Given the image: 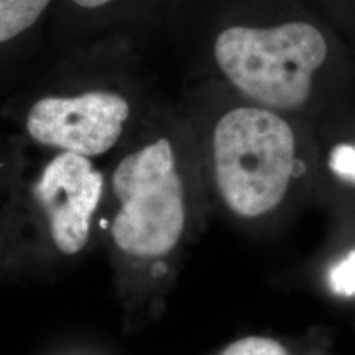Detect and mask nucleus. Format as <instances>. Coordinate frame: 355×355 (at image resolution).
I'll use <instances>...</instances> for the list:
<instances>
[{
	"instance_id": "f257e3e1",
	"label": "nucleus",
	"mask_w": 355,
	"mask_h": 355,
	"mask_svg": "<svg viewBox=\"0 0 355 355\" xmlns=\"http://www.w3.org/2000/svg\"><path fill=\"white\" fill-rule=\"evenodd\" d=\"M201 159L183 114L152 107L112 155L99 237L128 334L165 314L201 224Z\"/></svg>"
},
{
	"instance_id": "9b49d317",
	"label": "nucleus",
	"mask_w": 355,
	"mask_h": 355,
	"mask_svg": "<svg viewBox=\"0 0 355 355\" xmlns=\"http://www.w3.org/2000/svg\"><path fill=\"white\" fill-rule=\"evenodd\" d=\"M329 168L337 176L355 183V145H337L329 155Z\"/></svg>"
},
{
	"instance_id": "1a4fd4ad",
	"label": "nucleus",
	"mask_w": 355,
	"mask_h": 355,
	"mask_svg": "<svg viewBox=\"0 0 355 355\" xmlns=\"http://www.w3.org/2000/svg\"><path fill=\"white\" fill-rule=\"evenodd\" d=\"M217 355H291L288 349L272 337L250 336L229 344Z\"/></svg>"
},
{
	"instance_id": "423d86ee",
	"label": "nucleus",
	"mask_w": 355,
	"mask_h": 355,
	"mask_svg": "<svg viewBox=\"0 0 355 355\" xmlns=\"http://www.w3.org/2000/svg\"><path fill=\"white\" fill-rule=\"evenodd\" d=\"M24 168V144L0 141V278L25 270Z\"/></svg>"
},
{
	"instance_id": "20e7f679",
	"label": "nucleus",
	"mask_w": 355,
	"mask_h": 355,
	"mask_svg": "<svg viewBox=\"0 0 355 355\" xmlns=\"http://www.w3.org/2000/svg\"><path fill=\"white\" fill-rule=\"evenodd\" d=\"M25 146V145H24ZM24 168L25 268L78 259L99 235L107 175L96 159L44 152Z\"/></svg>"
},
{
	"instance_id": "7ed1b4c3",
	"label": "nucleus",
	"mask_w": 355,
	"mask_h": 355,
	"mask_svg": "<svg viewBox=\"0 0 355 355\" xmlns=\"http://www.w3.org/2000/svg\"><path fill=\"white\" fill-rule=\"evenodd\" d=\"M150 109L125 81L87 78L26 96L10 119L24 145L99 159L117 152Z\"/></svg>"
},
{
	"instance_id": "f03ea898",
	"label": "nucleus",
	"mask_w": 355,
	"mask_h": 355,
	"mask_svg": "<svg viewBox=\"0 0 355 355\" xmlns=\"http://www.w3.org/2000/svg\"><path fill=\"white\" fill-rule=\"evenodd\" d=\"M198 150L222 206L245 220L277 211L293 180L306 171L290 123L255 104L220 114Z\"/></svg>"
},
{
	"instance_id": "6e6552de",
	"label": "nucleus",
	"mask_w": 355,
	"mask_h": 355,
	"mask_svg": "<svg viewBox=\"0 0 355 355\" xmlns=\"http://www.w3.org/2000/svg\"><path fill=\"white\" fill-rule=\"evenodd\" d=\"M133 0H58L61 8L74 17V24L104 25L127 12Z\"/></svg>"
},
{
	"instance_id": "39448f33",
	"label": "nucleus",
	"mask_w": 355,
	"mask_h": 355,
	"mask_svg": "<svg viewBox=\"0 0 355 355\" xmlns=\"http://www.w3.org/2000/svg\"><path fill=\"white\" fill-rule=\"evenodd\" d=\"M327 58L314 25H230L212 42V60L230 86L250 104L290 112L308 102L313 78Z\"/></svg>"
},
{
	"instance_id": "0eeeda50",
	"label": "nucleus",
	"mask_w": 355,
	"mask_h": 355,
	"mask_svg": "<svg viewBox=\"0 0 355 355\" xmlns=\"http://www.w3.org/2000/svg\"><path fill=\"white\" fill-rule=\"evenodd\" d=\"M55 2L58 0H0V78L33 38Z\"/></svg>"
},
{
	"instance_id": "9d476101",
	"label": "nucleus",
	"mask_w": 355,
	"mask_h": 355,
	"mask_svg": "<svg viewBox=\"0 0 355 355\" xmlns=\"http://www.w3.org/2000/svg\"><path fill=\"white\" fill-rule=\"evenodd\" d=\"M329 286L339 296H355V248L329 270Z\"/></svg>"
}]
</instances>
